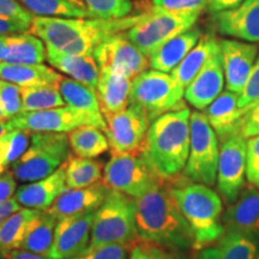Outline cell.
Here are the masks:
<instances>
[{
	"instance_id": "6da1fadb",
	"label": "cell",
	"mask_w": 259,
	"mask_h": 259,
	"mask_svg": "<svg viewBox=\"0 0 259 259\" xmlns=\"http://www.w3.org/2000/svg\"><path fill=\"white\" fill-rule=\"evenodd\" d=\"M136 202L139 240L181 251L193 248V233L173 197L168 180Z\"/></svg>"
},
{
	"instance_id": "7a4b0ae2",
	"label": "cell",
	"mask_w": 259,
	"mask_h": 259,
	"mask_svg": "<svg viewBox=\"0 0 259 259\" xmlns=\"http://www.w3.org/2000/svg\"><path fill=\"white\" fill-rule=\"evenodd\" d=\"M190 108L183 107L161 115L149 126L143 151L162 179H174L185 169L190 154Z\"/></svg>"
},
{
	"instance_id": "3957f363",
	"label": "cell",
	"mask_w": 259,
	"mask_h": 259,
	"mask_svg": "<svg viewBox=\"0 0 259 259\" xmlns=\"http://www.w3.org/2000/svg\"><path fill=\"white\" fill-rule=\"evenodd\" d=\"M168 183L193 233V250L200 251L219 240L226 232L222 223V199L219 194L210 186L193 183L184 174Z\"/></svg>"
},
{
	"instance_id": "277c9868",
	"label": "cell",
	"mask_w": 259,
	"mask_h": 259,
	"mask_svg": "<svg viewBox=\"0 0 259 259\" xmlns=\"http://www.w3.org/2000/svg\"><path fill=\"white\" fill-rule=\"evenodd\" d=\"M141 14L118 19H84L41 17L32 19L29 31L41 38L46 46L63 50L67 45L92 35L113 36L128 30L137 23Z\"/></svg>"
},
{
	"instance_id": "5b68a950",
	"label": "cell",
	"mask_w": 259,
	"mask_h": 259,
	"mask_svg": "<svg viewBox=\"0 0 259 259\" xmlns=\"http://www.w3.org/2000/svg\"><path fill=\"white\" fill-rule=\"evenodd\" d=\"M137 202L127 194L111 190L95 211L90 246L119 244L134 248L139 240L136 222Z\"/></svg>"
},
{
	"instance_id": "8992f818",
	"label": "cell",
	"mask_w": 259,
	"mask_h": 259,
	"mask_svg": "<svg viewBox=\"0 0 259 259\" xmlns=\"http://www.w3.org/2000/svg\"><path fill=\"white\" fill-rule=\"evenodd\" d=\"M69 136L60 132H34L27 151L12 164L16 180L34 183L63 166L70 157Z\"/></svg>"
},
{
	"instance_id": "52a82bcc",
	"label": "cell",
	"mask_w": 259,
	"mask_h": 259,
	"mask_svg": "<svg viewBox=\"0 0 259 259\" xmlns=\"http://www.w3.org/2000/svg\"><path fill=\"white\" fill-rule=\"evenodd\" d=\"M185 89L171 74L157 70H147L132 80L130 106L147 116L150 124L161 115L186 107L183 97Z\"/></svg>"
},
{
	"instance_id": "ba28073f",
	"label": "cell",
	"mask_w": 259,
	"mask_h": 259,
	"mask_svg": "<svg viewBox=\"0 0 259 259\" xmlns=\"http://www.w3.org/2000/svg\"><path fill=\"white\" fill-rule=\"evenodd\" d=\"M200 12H170L151 6L142 12L134 27L125 31L139 51L150 58L158 48L196 24Z\"/></svg>"
},
{
	"instance_id": "9c48e42d",
	"label": "cell",
	"mask_w": 259,
	"mask_h": 259,
	"mask_svg": "<svg viewBox=\"0 0 259 259\" xmlns=\"http://www.w3.org/2000/svg\"><path fill=\"white\" fill-rule=\"evenodd\" d=\"M163 181L145 156L143 149L128 154H113L103 170L106 186L135 199L141 198Z\"/></svg>"
},
{
	"instance_id": "30bf717a",
	"label": "cell",
	"mask_w": 259,
	"mask_h": 259,
	"mask_svg": "<svg viewBox=\"0 0 259 259\" xmlns=\"http://www.w3.org/2000/svg\"><path fill=\"white\" fill-rule=\"evenodd\" d=\"M190 154L184 176L193 183L212 186L218 179L219 138L205 113H191Z\"/></svg>"
},
{
	"instance_id": "8fae6325",
	"label": "cell",
	"mask_w": 259,
	"mask_h": 259,
	"mask_svg": "<svg viewBox=\"0 0 259 259\" xmlns=\"http://www.w3.org/2000/svg\"><path fill=\"white\" fill-rule=\"evenodd\" d=\"M93 57L100 72L134 79L150 66V58L126 37L125 31L115 34L97 45Z\"/></svg>"
},
{
	"instance_id": "7c38bea8",
	"label": "cell",
	"mask_w": 259,
	"mask_h": 259,
	"mask_svg": "<svg viewBox=\"0 0 259 259\" xmlns=\"http://www.w3.org/2000/svg\"><path fill=\"white\" fill-rule=\"evenodd\" d=\"M221 143L216 181L220 194L229 205L236 202L246 185V139L238 134Z\"/></svg>"
},
{
	"instance_id": "4fadbf2b",
	"label": "cell",
	"mask_w": 259,
	"mask_h": 259,
	"mask_svg": "<svg viewBox=\"0 0 259 259\" xmlns=\"http://www.w3.org/2000/svg\"><path fill=\"white\" fill-rule=\"evenodd\" d=\"M105 134L113 154H128L143 149L150 121L141 111L128 106L116 114L105 115Z\"/></svg>"
},
{
	"instance_id": "5bb4252c",
	"label": "cell",
	"mask_w": 259,
	"mask_h": 259,
	"mask_svg": "<svg viewBox=\"0 0 259 259\" xmlns=\"http://www.w3.org/2000/svg\"><path fill=\"white\" fill-rule=\"evenodd\" d=\"M11 130H23L28 132H60L66 134L84 125L94 122L85 113L70 106L58 107L46 111L21 113L10 119Z\"/></svg>"
},
{
	"instance_id": "9a60e30c",
	"label": "cell",
	"mask_w": 259,
	"mask_h": 259,
	"mask_svg": "<svg viewBox=\"0 0 259 259\" xmlns=\"http://www.w3.org/2000/svg\"><path fill=\"white\" fill-rule=\"evenodd\" d=\"M95 211L79 212L60 219L57 223L52 259H71L90 245Z\"/></svg>"
},
{
	"instance_id": "2e32d148",
	"label": "cell",
	"mask_w": 259,
	"mask_h": 259,
	"mask_svg": "<svg viewBox=\"0 0 259 259\" xmlns=\"http://www.w3.org/2000/svg\"><path fill=\"white\" fill-rule=\"evenodd\" d=\"M219 42L227 90L240 94L257 60L258 46L239 40H220Z\"/></svg>"
},
{
	"instance_id": "e0dca14e",
	"label": "cell",
	"mask_w": 259,
	"mask_h": 259,
	"mask_svg": "<svg viewBox=\"0 0 259 259\" xmlns=\"http://www.w3.org/2000/svg\"><path fill=\"white\" fill-rule=\"evenodd\" d=\"M225 82V71L219 42L202 70L187 85L184 97L194 108L203 111L218 99L222 93Z\"/></svg>"
},
{
	"instance_id": "ac0fdd59",
	"label": "cell",
	"mask_w": 259,
	"mask_h": 259,
	"mask_svg": "<svg viewBox=\"0 0 259 259\" xmlns=\"http://www.w3.org/2000/svg\"><path fill=\"white\" fill-rule=\"evenodd\" d=\"M212 23L225 36L259 44V0H245L238 8L213 14Z\"/></svg>"
},
{
	"instance_id": "d6986e66",
	"label": "cell",
	"mask_w": 259,
	"mask_h": 259,
	"mask_svg": "<svg viewBox=\"0 0 259 259\" xmlns=\"http://www.w3.org/2000/svg\"><path fill=\"white\" fill-rule=\"evenodd\" d=\"M225 231L238 232L259 241V190L246 184L235 203L222 215Z\"/></svg>"
},
{
	"instance_id": "ffe728a7",
	"label": "cell",
	"mask_w": 259,
	"mask_h": 259,
	"mask_svg": "<svg viewBox=\"0 0 259 259\" xmlns=\"http://www.w3.org/2000/svg\"><path fill=\"white\" fill-rule=\"evenodd\" d=\"M65 163L51 176L18 187L15 193V199L19 205L40 211L50 209L61 194L69 190L66 185Z\"/></svg>"
},
{
	"instance_id": "44dd1931",
	"label": "cell",
	"mask_w": 259,
	"mask_h": 259,
	"mask_svg": "<svg viewBox=\"0 0 259 259\" xmlns=\"http://www.w3.org/2000/svg\"><path fill=\"white\" fill-rule=\"evenodd\" d=\"M109 191L111 189L100 181L85 189L67 190L54 202L48 211L58 220L74 213L96 211L106 200Z\"/></svg>"
},
{
	"instance_id": "7402d4cb",
	"label": "cell",
	"mask_w": 259,
	"mask_h": 259,
	"mask_svg": "<svg viewBox=\"0 0 259 259\" xmlns=\"http://www.w3.org/2000/svg\"><path fill=\"white\" fill-rule=\"evenodd\" d=\"M238 102L239 94L226 90L206 108V118L221 142L240 131L244 115L239 109Z\"/></svg>"
},
{
	"instance_id": "603a6c76",
	"label": "cell",
	"mask_w": 259,
	"mask_h": 259,
	"mask_svg": "<svg viewBox=\"0 0 259 259\" xmlns=\"http://www.w3.org/2000/svg\"><path fill=\"white\" fill-rule=\"evenodd\" d=\"M47 61L54 69L59 70L73 80L95 90L100 78V69L93 56H72L64 53L57 48L46 46Z\"/></svg>"
},
{
	"instance_id": "cb8c5ba5",
	"label": "cell",
	"mask_w": 259,
	"mask_h": 259,
	"mask_svg": "<svg viewBox=\"0 0 259 259\" xmlns=\"http://www.w3.org/2000/svg\"><path fill=\"white\" fill-rule=\"evenodd\" d=\"M203 36L198 27H192L173 37L150 57V67L161 72H171L184 60Z\"/></svg>"
},
{
	"instance_id": "d4e9b609",
	"label": "cell",
	"mask_w": 259,
	"mask_h": 259,
	"mask_svg": "<svg viewBox=\"0 0 259 259\" xmlns=\"http://www.w3.org/2000/svg\"><path fill=\"white\" fill-rule=\"evenodd\" d=\"M132 80L127 77L115 76L109 72H100L96 95L103 116L116 114L130 106Z\"/></svg>"
},
{
	"instance_id": "484cf974",
	"label": "cell",
	"mask_w": 259,
	"mask_h": 259,
	"mask_svg": "<svg viewBox=\"0 0 259 259\" xmlns=\"http://www.w3.org/2000/svg\"><path fill=\"white\" fill-rule=\"evenodd\" d=\"M258 242L238 232L226 231L219 240L199 251L198 259H254Z\"/></svg>"
},
{
	"instance_id": "4316f807",
	"label": "cell",
	"mask_w": 259,
	"mask_h": 259,
	"mask_svg": "<svg viewBox=\"0 0 259 259\" xmlns=\"http://www.w3.org/2000/svg\"><path fill=\"white\" fill-rule=\"evenodd\" d=\"M59 92L67 106L85 113L93 120L95 127L102 130L103 132L106 131L107 122L101 112L95 90L77 80L63 77L59 83Z\"/></svg>"
},
{
	"instance_id": "83f0119b",
	"label": "cell",
	"mask_w": 259,
	"mask_h": 259,
	"mask_svg": "<svg viewBox=\"0 0 259 259\" xmlns=\"http://www.w3.org/2000/svg\"><path fill=\"white\" fill-rule=\"evenodd\" d=\"M0 79L17 84L21 88L42 85L59 88L63 76L42 64L22 65L0 61Z\"/></svg>"
},
{
	"instance_id": "f1b7e54d",
	"label": "cell",
	"mask_w": 259,
	"mask_h": 259,
	"mask_svg": "<svg viewBox=\"0 0 259 259\" xmlns=\"http://www.w3.org/2000/svg\"><path fill=\"white\" fill-rule=\"evenodd\" d=\"M44 41L31 32L8 35L3 60L10 64L35 65L47 59V48Z\"/></svg>"
},
{
	"instance_id": "f546056e",
	"label": "cell",
	"mask_w": 259,
	"mask_h": 259,
	"mask_svg": "<svg viewBox=\"0 0 259 259\" xmlns=\"http://www.w3.org/2000/svg\"><path fill=\"white\" fill-rule=\"evenodd\" d=\"M40 210L21 208L0 223V259H8L12 251L19 250L29 227Z\"/></svg>"
},
{
	"instance_id": "4dcf8cb0",
	"label": "cell",
	"mask_w": 259,
	"mask_h": 259,
	"mask_svg": "<svg viewBox=\"0 0 259 259\" xmlns=\"http://www.w3.org/2000/svg\"><path fill=\"white\" fill-rule=\"evenodd\" d=\"M58 221L59 220L48 210L40 211L29 227L19 250L50 257Z\"/></svg>"
},
{
	"instance_id": "1f68e13d",
	"label": "cell",
	"mask_w": 259,
	"mask_h": 259,
	"mask_svg": "<svg viewBox=\"0 0 259 259\" xmlns=\"http://www.w3.org/2000/svg\"><path fill=\"white\" fill-rule=\"evenodd\" d=\"M218 44L219 40L212 34H205L200 37L196 46L170 72L171 77L177 80L179 85L183 87L184 89L187 88V85L192 82L194 77L205 65L206 60L211 56L213 48Z\"/></svg>"
},
{
	"instance_id": "d6a6232c",
	"label": "cell",
	"mask_w": 259,
	"mask_h": 259,
	"mask_svg": "<svg viewBox=\"0 0 259 259\" xmlns=\"http://www.w3.org/2000/svg\"><path fill=\"white\" fill-rule=\"evenodd\" d=\"M70 147L76 156L95 158L109 149V142L102 130L92 125H84L69 135Z\"/></svg>"
},
{
	"instance_id": "836d02e7",
	"label": "cell",
	"mask_w": 259,
	"mask_h": 259,
	"mask_svg": "<svg viewBox=\"0 0 259 259\" xmlns=\"http://www.w3.org/2000/svg\"><path fill=\"white\" fill-rule=\"evenodd\" d=\"M65 166L66 185L69 190L85 189L99 183L102 178L101 162L94 158L70 156Z\"/></svg>"
},
{
	"instance_id": "e575fe53",
	"label": "cell",
	"mask_w": 259,
	"mask_h": 259,
	"mask_svg": "<svg viewBox=\"0 0 259 259\" xmlns=\"http://www.w3.org/2000/svg\"><path fill=\"white\" fill-rule=\"evenodd\" d=\"M31 14L41 17L87 18L88 10L69 0H17Z\"/></svg>"
},
{
	"instance_id": "d590c367",
	"label": "cell",
	"mask_w": 259,
	"mask_h": 259,
	"mask_svg": "<svg viewBox=\"0 0 259 259\" xmlns=\"http://www.w3.org/2000/svg\"><path fill=\"white\" fill-rule=\"evenodd\" d=\"M21 94L22 113L46 111L65 106L63 96L57 87H27L21 88Z\"/></svg>"
},
{
	"instance_id": "8d00e7d4",
	"label": "cell",
	"mask_w": 259,
	"mask_h": 259,
	"mask_svg": "<svg viewBox=\"0 0 259 259\" xmlns=\"http://www.w3.org/2000/svg\"><path fill=\"white\" fill-rule=\"evenodd\" d=\"M29 144V132L23 130H12L0 136V166H12L27 151Z\"/></svg>"
},
{
	"instance_id": "74e56055",
	"label": "cell",
	"mask_w": 259,
	"mask_h": 259,
	"mask_svg": "<svg viewBox=\"0 0 259 259\" xmlns=\"http://www.w3.org/2000/svg\"><path fill=\"white\" fill-rule=\"evenodd\" d=\"M92 19H118L127 17L132 11L130 0H84Z\"/></svg>"
},
{
	"instance_id": "f35d334b",
	"label": "cell",
	"mask_w": 259,
	"mask_h": 259,
	"mask_svg": "<svg viewBox=\"0 0 259 259\" xmlns=\"http://www.w3.org/2000/svg\"><path fill=\"white\" fill-rule=\"evenodd\" d=\"M0 107L6 120L22 113L21 87L17 84L0 79Z\"/></svg>"
},
{
	"instance_id": "ab89813d",
	"label": "cell",
	"mask_w": 259,
	"mask_h": 259,
	"mask_svg": "<svg viewBox=\"0 0 259 259\" xmlns=\"http://www.w3.org/2000/svg\"><path fill=\"white\" fill-rule=\"evenodd\" d=\"M259 105V53L253 65L250 77L242 92L239 94V109L242 115H246L252 108Z\"/></svg>"
},
{
	"instance_id": "60d3db41",
	"label": "cell",
	"mask_w": 259,
	"mask_h": 259,
	"mask_svg": "<svg viewBox=\"0 0 259 259\" xmlns=\"http://www.w3.org/2000/svg\"><path fill=\"white\" fill-rule=\"evenodd\" d=\"M131 248L119 244L88 246L79 254L71 259H127V252Z\"/></svg>"
},
{
	"instance_id": "b9f144b4",
	"label": "cell",
	"mask_w": 259,
	"mask_h": 259,
	"mask_svg": "<svg viewBox=\"0 0 259 259\" xmlns=\"http://www.w3.org/2000/svg\"><path fill=\"white\" fill-rule=\"evenodd\" d=\"M246 178L259 190V136L246 139Z\"/></svg>"
},
{
	"instance_id": "7bdbcfd3",
	"label": "cell",
	"mask_w": 259,
	"mask_h": 259,
	"mask_svg": "<svg viewBox=\"0 0 259 259\" xmlns=\"http://www.w3.org/2000/svg\"><path fill=\"white\" fill-rule=\"evenodd\" d=\"M208 0H151L153 8L170 12H202Z\"/></svg>"
},
{
	"instance_id": "ee69618b",
	"label": "cell",
	"mask_w": 259,
	"mask_h": 259,
	"mask_svg": "<svg viewBox=\"0 0 259 259\" xmlns=\"http://www.w3.org/2000/svg\"><path fill=\"white\" fill-rule=\"evenodd\" d=\"M0 16L30 25L34 19V15L29 12L23 5L19 4L17 0H0Z\"/></svg>"
},
{
	"instance_id": "f6af8a7d",
	"label": "cell",
	"mask_w": 259,
	"mask_h": 259,
	"mask_svg": "<svg viewBox=\"0 0 259 259\" xmlns=\"http://www.w3.org/2000/svg\"><path fill=\"white\" fill-rule=\"evenodd\" d=\"M143 246L150 259H198L187 253V251L164 247V246L155 244H147V242H143Z\"/></svg>"
},
{
	"instance_id": "bcb514c9",
	"label": "cell",
	"mask_w": 259,
	"mask_h": 259,
	"mask_svg": "<svg viewBox=\"0 0 259 259\" xmlns=\"http://www.w3.org/2000/svg\"><path fill=\"white\" fill-rule=\"evenodd\" d=\"M239 135H241L245 139L259 136V105L252 108L242 118Z\"/></svg>"
},
{
	"instance_id": "7dc6e473",
	"label": "cell",
	"mask_w": 259,
	"mask_h": 259,
	"mask_svg": "<svg viewBox=\"0 0 259 259\" xmlns=\"http://www.w3.org/2000/svg\"><path fill=\"white\" fill-rule=\"evenodd\" d=\"M16 191V178L12 171L0 176V204L14 198Z\"/></svg>"
},
{
	"instance_id": "c3c4849f",
	"label": "cell",
	"mask_w": 259,
	"mask_h": 259,
	"mask_svg": "<svg viewBox=\"0 0 259 259\" xmlns=\"http://www.w3.org/2000/svg\"><path fill=\"white\" fill-rule=\"evenodd\" d=\"M29 29H30V24L0 16V36H8V35L25 32Z\"/></svg>"
},
{
	"instance_id": "681fc988",
	"label": "cell",
	"mask_w": 259,
	"mask_h": 259,
	"mask_svg": "<svg viewBox=\"0 0 259 259\" xmlns=\"http://www.w3.org/2000/svg\"><path fill=\"white\" fill-rule=\"evenodd\" d=\"M245 0H208L205 10L210 14H218V12L232 10L241 5Z\"/></svg>"
},
{
	"instance_id": "f907efd6",
	"label": "cell",
	"mask_w": 259,
	"mask_h": 259,
	"mask_svg": "<svg viewBox=\"0 0 259 259\" xmlns=\"http://www.w3.org/2000/svg\"><path fill=\"white\" fill-rule=\"evenodd\" d=\"M22 206L19 205V203L15 199V197L12 199L8 200V202L0 204V223L5 221L9 216H11L12 213L18 211Z\"/></svg>"
},
{
	"instance_id": "816d5d0a",
	"label": "cell",
	"mask_w": 259,
	"mask_h": 259,
	"mask_svg": "<svg viewBox=\"0 0 259 259\" xmlns=\"http://www.w3.org/2000/svg\"><path fill=\"white\" fill-rule=\"evenodd\" d=\"M8 259H52V258L46 257V255L31 253V252L23 251V250H15L10 253Z\"/></svg>"
},
{
	"instance_id": "f5cc1de1",
	"label": "cell",
	"mask_w": 259,
	"mask_h": 259,
	"mask_svg": "<svg viewBox=\"0 0 259 259\" xmlns=\"http://www.w3.org/2000/svg\"><path fill=\"white\" fill-rule=\"evenodd\" d=\"M130 259H150V257H149L148 252L144 248L143 244H139V245H136L131 250Z\"/></svg>"
},
{
	"instance_id": "db71d44e",
	"label": "cell",
	"mask_w": 259,
	"mask_h": 259,
	"mask_svg": "<svg viewBox=\"0 0 259 259\" xmlns=\"http://www.w3.org/2000/svg\"><path fill=\"white\" fill-rule=\"evenodd\" d=\"M9 131H12L9 125V120H0V136L8 134Z\"/></svg>"
},
{
	"instance_id": "11a10c76",
	"label": "cell",
	"mask_w": 259,
	"mask_h": 259,
	"mask_svg": "<svg viewBox=\"0 0 259 259\" xmlns=\"http://www.w3.org/2000/svg\"><path fill=\"white\" fill-rule=\"evenodd\" d=\"M6 37L8 36H0V61L3 60V53H4L6 46Z\"/></svg>"
},
{
	"instance_id": "9f6ffc18",
	"label": "cell",
	"mask_w": 259,
	"mask_h": 259,
	"mask_svg": "<svg viewBox=\"0 0 259 259\" xmlns=\"http://www.w3.org/2000/svg\"><path fill=\"white\" fill-rule=\"evenodd\" d=\"M69 2H72V3H74V4L80 5V6H84V8H87L85 4H84V0H69Z\"/></svg>"
},
{
	"instance_id": "6f0895ef",
	"label": "cell",
	"mask_w": 259,
	"mask_h": 259,
	"mask_svg": "<svg viewBox=\"0 0 259 259\" xmlns=\"http://www.w3.org/2000/svg\"><path fill=\"white\" fill-rule=\"evenodd\" d=\"M0 120H6L5 116H4V113H3V109L2 107H0Z\"/></svg>"
},
{
	"instance_id": "680465c9",
	"label": "cell",
	"mask_w": 259,
	"mask_h": 259,
	"mask_svg": "<svg viewBox=\"0 0 259 259\" xmlns=\"http://www.w3.org/2000/svg\"><path fill=\"white\" fill-rule=\"evenodd\" d=\"M4 170H5V167L0 166V176H3V174H4Z\"/></svg>"
},
{
	"instance_id": "91938a15",
	"label": "cell",
	"mask_w": 259,
	"mask_h": 259,
	"mask_svg": "<svg viewBox=\"0 0 259 259\" xmlns=\"http://www.w3.org/2000/svg\"><path fill=\"white\" fill-rule=\"evenodd\" d=\"M254 259H259V252L257 253V255H255V258Z\"/></svg>"
}]
</instances>
